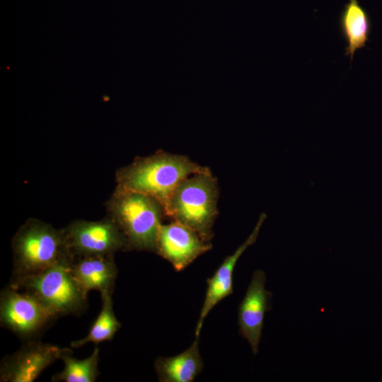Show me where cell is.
<instances>
[{
	"instance_id": "1",
	"label": "cell",
	"mask_w": 382,
	"mask_h": 382,
	"mask_svg": "<svg viewBox=\"0 0 382 382\" xmlns=\"http://www.w3.org/2000/svg\"><path fill=\"white\" fill-rule=\"evenodd\" d=\"M208 171L209 168L185 156L159 151L120 168L115 175L116 187L153 197L166 216L171 196L179 184L192 175Z\"/></svg>"
},
{
	"instance_id": "2",
	"label": "cell",
	"mask_w": 382,
	"mask_h": 382,
	"mask_svg": "<svg viewBox=\"0 0 382 382\" xmlns=\"http://www.w3.org/2000/svg\"><path fill=\"white\" fill-rule=\"evenodd\" d=\"M106 205L108 217L125 238L127 250L156 253L159 228L166 216L158 202L149 195L116 187Z\"/></svg>"
},
{
	"instance_id": "3",
	"label": "cell",
	"mask_w": 382,
	"mask_h": 382,
	"mask_svg": "<svg viewBox=\"0 0 382 382\" xmlns=\"http://www.w3.org/2000/svg\"><path fill=\"white\" fill-rule=\"evenodd\" d=\"M13 265L11 281L37 274L66 259L74 258L62 229L37 219H28L12 241Z\"/></svg>"
},
{
	"instance_id": "4",
	"label": "cell",
	"mask_w": 382,
	"mask_h": 382,
	"mask_svg": "<svg viewBox=\"0 0 382 382\" xmlns=\"http://www.w3.org/2000/svg\"><path fill=\"white\" fill-rule=\"evenodd\" d=\"M219 187L211 171L192 175L174 190L166 216L196 231L211 242L218 215Z\"/></svg>"
},
{
	"instance_id": "5",
	"label": "cell",
	"mask_w": 382,
	"mask_h": 382,
	"mask_svg": "<svg viewBox=\"0 0 382 382\" xmlns=\"http://www.w3.org/2000/svg\"><path fill=\"white\" fill-rule=\"evenodd\" d=\"M72 260H62L37 274L11 281L9 284L35 295L56 318L79 315L87 307L88 294L71 273Z\"/></svg>"
},
{
	"instance_id": "6",
	"label": "cell",
	"mask_w": 382,
	"mask_h": 382,
	"mask_svg": "<svg viewBox=\"0 0 382 382\" xmlns=\"http://www.w3.org/2000/svg\"><path fill=\"white\" fill-rule=\"evenodd\" d=\"M55 318L47 306L30 292L9 284L1 293V325L19 337L35 336Z\"/></svg>"
},
{
	"instance_id": "7",
	"label": "cell",
	"mask_w": 382,
	"mask_h": 382,
	"mask_svg": "<svg viewBox=\"0 0 382 382\" xmlns=\"http://www.w3.org/2000/svg\"><path fill=\"white\" fill-rule=\"evenodd\" d=\"M67 248L73 257L114 255L127 250V242L117 225L110 217L97 221L77 220L62 228Z\"/></svg>"
},
{
	"instance_id": "8",
	"label": "cell",
	"mask_w": 382,
	"mask_h": 382,
	"mask_svg": "<svg viewBox=\"0 0 382 382\" xmlns=\"http://www.w3.org/2000/svg\"><path fill=\"white\" fill-rule=\"evenodd\" d=\"M66 348L30 340L4 357L0 365V381L33 382L49 366L59 359Z\"/></svg>"
},
{
	"instance_id": "9",
	"label": "cell",
	"mask_w": 382,
	"mask_h": 382,
	"mask_svg": "<svg viewBox=\"0 0 382 382\" xmlns=\"http://www.w3.org/2000/svg\"><path fill=\"white\" fill-rule=\"evenodd\" d=\"M211 242L176 221L161 226L156 253L180 272L201 255L211 250Z\"/></svg>"
},
{
	"instance_id": "10",
	"label": "cell",
	"mask_w": 382,
	"mask_h": 382,
	"mask_svg": "<svg viewBox=\"0 0 382 382\" xmlns=\"http://www.w3.org/2000/svg\"><path fill=\"white\" fill-rule=\"evenodd\" d=\"M265 272L255 270L238 307L239 333L248 342L254 355L259 350L265 314L272 309V295L265 289Z\"/></svg>"
},
{
	"instance_id": "11",
	"label": "cell",
	"mask_w": 382,
	"mask_h": 382,
	"mask_svg": "<svg viewBox=\"0 0 382 382\" xmlns=\"http://www.w3.org/2000/svg\"><path fill=\"white\" fill-rule=\"evenodd\" d=\"M265 219L266 215L262 214L255 227L245 242L233 254L227 256L213 276L207 279V291L195 328V337H199L204 321L211 310L221 300L232 294L235 266L245 250L256 241Z\"/></svg>"
},
{
	"instance_id": "12",
	"label": "cell",
	"mask_w": 382,
	"mask_h": 382,
	"mask_svg": "<svg viewBox=\"0 0 382 382\" xmlns=\"http://www.w3.org/2000/svg\"><path fill=\"white\" fill-rule=\"evenodd\" d=\"M71 273L80 287L88 294L97 290L100 294H112L117 275L114 255H93L74 257Z\"/></svg>"
},
{
	"instance_id": "13",
	"label": "cell",
	"mask_w": 382,
	"mask_h": 382,
	"mask_svg": "<svg viewBox=\"0 0 382 382\" xmlns=\"http://www.w3.org/2000/svg\"><path fill=\"white\" fill-rule=\"evenodd\" d=\"M204 367L199 350V337L185 351L173 357H158L154 368L161 382H192Z\"/></svg>"
},
{
	"instance_id": "14",
	"label": "cell",
	"mask_w": 382,
	"mask_h": 382,
	"mask_svg": "<svg viewBox=\"0 0 382 382\" xmlns=\"http://www.w3.org/2000/svg\"><path fill=\"white\" fill-rule=\"evenodd\" d=\"M340 24L347 42L345 54L349 56L352 61L355 52L365 46L370 30L369 16L358 0H349L345 4Z\"/></svg>"
},
{
	"instance_id": "15",
	"label": "cell",
	"mask_w": 382,
	"mask_h": 382,
	"mask_svg": "<svg viewBox=\"0 0 382 382\" xmlns=\"http://www.w3.org/2000/svg\"><path fill=\"white\" fill-rule=\"evenodd\" d=\"M72 351L66 348L60 359L64 363V369L52 378V381L64 382H94L99 371L100 349L96 347L93 353L87 358L80 360L71 356Z\"/></svg>"
},
{
	"instance_id": "16",
	"label": "cell",
	"mask_w": 382,
	"mask_h": 382,
	"mask_svg": "<svg viewBox=\"0 0 382 382\" xmlns=\"http://www.w3.org/2000/svg\"><path fill=\"white\" fill-rule=\"evenodd\" d=\"M100 296L102 308L98 316L92 325L88 335L82 339L71 342V347L77 348L90 342L98 344L111 340L121 328V323L114 313L112 294L105 293L100 294Z\"/></svg>"
}]
</instances>
